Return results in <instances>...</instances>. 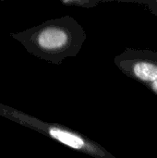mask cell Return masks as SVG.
I'll use <instances>...</instances> for the list:
<instances>
[{"label":"cell","instance_id":"6da1fadb","mask_svg":"<svg viewBox=\"0 0 157 158\" xmlns=\"http://www.w3.org/2000/svg\"><path fill=\"white\" fill-rule=\"evenodd\" d=\"M67 42V33L58 28H46L37 36V43L39 46L45 50H56L61 48Z\"/></svg>","mask_w":157,"mask_h":158},{"label":"cell","instance_id":"7a4b0ae2","mask_svg":"<svg viewBox=\"0 0 157 158\" xmlns=\"http://www.w3.org/2000/svg\"><path fill=\"white\" fill-rule=\"evenodd\" d=\"M50 135L58 142L74 149H81L84 146V141L81 137L57 128H52L50 130Z\"/></svg>","mask_w":157,"mask_h":158},{"label":"cell","instance_id":"3957f363","mask_svg":"<svg viewBox=\"0 0 157 158\" xmlns=\"http://www.w3.org/2000/svg\"><path fill=\"white\" fill-rule=\"evenodd\" d=\"M133 72L140 80L154 82L157 81V66L152 63L138 62L133 67Z\"/></svg>","mask_w":157,"mask_h":158},{"label":"cell","instance_id":"277c9868","mask_svg":"<svg viewBox=\"0 0 157 158\" xmlns=\"http://www.w3.org/2000/svg\"><path fill=\"white\" fill-rule=\"evenodd\" d=\"M153 89H154V91L157 93V81H155L154 83H153Z\"/></svg>","mask_w":157,"mask_h":158}]
</instances>
